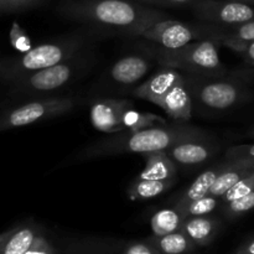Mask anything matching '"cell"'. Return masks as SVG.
<instances>
[{
	"instance_id": "1",
	"label": "cell",
	"mask_w": 254,
	"mask_h": 254,
	"mask_svg": "<svg viewBox=\"0 0 254 254\" xmlns=\"http://www.w3.org/2000/svg\"><path fill=\"white\" fill-rule=\"evenodd\" d=\"M64 16L101 30L141 36L154 24L169 19L165 12L134 0H76L59 9Z\"/></svg>"
},
{
	"instance_id": "2",
	"label": "cell",
	"mask_w": 254,
	"mask_h": 254,
	"mask_svg": "<svg viewBox=\"0 0 254 254\" xmlns=\"http://www.w3.org/2000/svg\"><path fill=\"white\" fill-rule=\"evenodd\" d=\"M117 135L102 139L87 146L79 153L78 159L103 158L127 153L148 154L151 151L166 150L175 144L189 140H207L211 139L202 129L180 122L168 126L148 127L138 130H126Z\"/></svg>"
},
{
	"instance_id": "3",
	"label": "cell",
	"mask_w": 254,
	"mask_h": 254,
	"mask_svg": "<svg viewBox=\"0 0 254 254\" xmlns=\"http://www.w3.org/2000/svg\"><path fill=\"white\" fill-rule=\"evenodd\" d=\"M218 47L221 45L212 40H198L179 49H165L156 45L149 51L161 67L178 69L186 76H227V68L221 62Z\"/></svg>"
},
{
	"instance_id": "4",
	"label": "cell",
	"mask_w": 254,
	"mask_h": 254,
	"mask_svg": "<svg viewBox=\"0 0 254 254\" xmlns=\"http://www.w3.org/2000/svg\"><path fill=\"white\" fill-rule=\"evenodd\" d=\"M83 42L79 37H62L27 50L19 56L0 61V76L11 83L32 72L52 67L79 56Z\"/></svg>"
},
{
	"instance_id": "5",
	"label": "cell",
	"mask_w": 254,
	"mask_h": 254,
	"mask_svg": "<svg viewBox=\"0 0 254 254\" xmlns=\"http://www.w3.org/2000/svg\"><path fill=\"white\" fill-rule=\"evenodd\" d=\"M185 77L193 109L200 112H227L247 97L246 87L233 77Z\"/></svg>"
},
{
	"instance_id": "6",
	"label": "cell",
	"mask_w": 254,
	"mask_h": 254,
	"mask_svg": "<svg viewBox=\"0 0 254 254\" xmlns=\"http://www.w3.org/2000/svg\"><path fill=\"white\" fill-rule=\"evenodd\" d=\"M89 117L92 126L97 130L108 134L154 127L155 122L165 123L154 114L135 111L130 102L119 98H101L96 101L92 104Z\"/></svg>"
},
{
	"instance_id": "7",
	"label": "cell",
	"mask_w": 254,
	"mask_h": 254,
	"mask_svg": "<svg viewBox=\"0 0 254 254\" xmlns=\"http://www.w3.org/2000/svg\"><path fill=\"white\" fill-rule=\"evenodd\" d=\"M86 68L87 62L82 60L81 56H76L62 64L32 72L21 78L15 79L11 82V86L17 93L29 96L50 93L64 88V86L73 82Z\"/></svg>"
},
{
	"instance_id": "8",
	"label": "cell",
	"mask_w": 254,
	"mask_h": 254,
	"mask_svg": "<svg viewBox=\"0 0 254 254\" xmlns=\"http://www.w3.org/2000/svg\"><path fill=\"white\" fill-rule=\"evenodd\" d=\"M78 99L74 97H46L17 106L0 116V130L21 128L37 122L56 118L76 108Z\"/></svg>"
},
{
	"instance_id": "9",
	"label": "cell",
	"mask_w": 254,
	"mask_h": 254,
	"mask_svg": "<svg viewBox=\"0 0 254 254\" xmlns=\"http://www.w3.org/2000/svg\"><path fill=\"white\" fill-rule=\"evenodd\" d=\"M140 37L165 49H179L198 40H211L212 24H189L178 20L165 19L154 24Z\"/></svg>"
},
{
	"instance_id": "10",
	"label": "cell",
	"mask_w": 254,
	"mask_h": 254,
	"mask_svg": "<svg viewBox=\"0 0 254 254\" xmlns=\"http://www.w3.org/2000/svg\"><path fill=\"white\" fill-rule=\"evenodd\" d=\"M191 9L196 19L208 24L238 25L254 20V7L240 0H197Z\"/></svg>"
},
{
	"instance_id": "11",
	"label": "cell",
	"mask_w": 254,
	"mask_h": 254,
	"mask_svg": "<svg viewBox=\"0 0 254 254\" xmlns=\"http://www.w3.org/2000/svg\"><path fill=\"white\" fill-rule=\"evenodd\" d=\"M151 61L144 55H128L119 59L107 73V79L119 86H134L151 69Z\"/></svg>"
},
{
	"instance_id": "12",
	"label": "cell",
	"mask_w": 254,
	"mask_h": 254,
	"mask_svg": "<svg viewBox=\"0 0 254 254\" xmlns=\"http://www.w3.org/2000/svg\"><path fill=\"white\" fill-rule=\"evenodd\" d=\"M218 151V146L207 140H189L166 149V153L176 165L195 166L206 163Z\"/></svg>"
},
{
	"instance_id": "13",
	"label": "cell",
	"mask_w": 254,
	"mask_h": 254,
	"mask_svg": "<svg viewBox=\"0 0 254 254\" xmlns=\"http://www.w3.org/2000/svg\"><path fill=\"white\" fill-rule=\"evenodd\" d=\"M158 107L164 109L165 113L173 119L179 122L190 121L192 117L193 106L185 74L183 73V76L169 89L168 93L158 103Z\"/></svg>"
},
{
	"instance_id": "14",
	"label": "cell",
	"mask_w": 254,
	"mask_h": 254,
	"mask_svg": "<svg viewBox=\"0 0 254 254\" xmlns=\"http://www.w3.org/2000/svg\"><path fill=\"white\" fill-rule=\"evenodd\" d=\"M183 76L180 71L169 67H161L156 73H154L150 78L146 79L141 84L131 91V96L144 101L151 102L158 106L164 96L169 92V89L175 84L180 77Z\"/></svg>"
},
{
	"instance_id": "15",
	"label": "cell",
	"mask_w": 254,
	"mask_h": 254,
	"mask_svg": "<svg viewBox=\"0 0 254 254\" xmlns=\"http://www.w3.org/2000/svg\"><path fill=\"white\" fill-rule=\"evenodd\" d=\"M126 243L118 238L89 236L68 241L62 247H57L56 254H118Z\"/></svg>"
},
{
	"instance_id": "16",
	"label": "cell",
	"mask_w": 254,
	"mask_h": 254,
	"mask_svg": "<svg viewBox=\"0 0 254 254\" xmlns=\"http://www.w3.org/2000/svg\"><path fill=\"white\" fill-rule=\"evenodd\" d=\"M39 225L24 223L7 230L6 237L0 245V254H24L30 250L36 238L42 235Z\"/></svg>"
},
{
	"instance_id": "17",
	"label": "cell",
	"mask_w": 254,
	"mask_h": 254,
	"mask_svg": "<svg viewBox=\"0 0 254 254\" xmlns=\"http://www.w3.org/2000/svg\"><path fill=\"white\" fill-rule=\"evenodd\" d=\"M226 160H227L226 168L218 175L208 195L221 197L254 170V160L250 159H226Z\"/></svg>"
},
{
	"instance_id": "18",
	"label": "cell",
	"mask_w": 254,
	"mask_h": 254,
	"mask_svg": "<svg viewBox=\"0 0 254 254\" xmlns=\"http://www.w3.org/2000/svg\"><path fill=\"white\" fill-rule=\"evenodd\" d=\"M221 223L217 218L210 216L185 218L181 231L195 243L197 247L211 245L218 236Z\"/></svg>"
},
{
	"instance_id": "19",
	"label": "cell",
	"mask_w": 254,
	"mask_h": 254,
	"mask_svg": "<svg viewBox=\"0 0 254 254\" xmlns=\"http://www.w3.org/2000/svg\"><path fill=\"white\" fill-rule=\"evenodd\" d=\"M145 168L136 176L141 180H165L178 178V165L168 155L166 150L144 154Z\"/></svg>"
},
{
	"instance_id": "20",
	"label": "cell",
	"mask_w": 254,
	"mask_h": 254,
	"mask_svg": "<svg viewBox=\"0 0 254 254\" xmlns=\"http://www.w3.org/2000/svg\"><path fill=\"white\" fill-rule=\"evenodd\" d=\"M226 164H227V160L222 161V163H218L217 165L211 166V168L202 171V173L191 183V185L189 186L183 193H180V196H179L178 200H176L175 202V207H181V206L186 205V203L191 202V201H195L197 200V198H201L203 197V196L208 195L211 188L213 186L215 181L217 180L218 175H220L223 171V169L226 168Z\"/></svg>"
},
{
	"instance_id": "21",
	"label": "cell",
	"mask_w": 254,
	"mask_h": 254,
	"mask_svg": "<svg viewBox=\"0 0 254 254\" xmlns=\"http://www.w3.org/2000/svg\"><path fill=\"white\" fill-rule=\"evenodd\" d=\"M178 183V178L165 179V180H141L135 179L128 189V196L130 200H148L163 195L173 189Z\"/></svg>"
},
{
	"instance_id": "22",
	"label": "cell",
	"mask_w": 254,
	"mask_h": 254,
	"mask_svg": "<svg viewBox=\"0 0 254 254\" xmlns=\"http://www.w3.org/2000/svg\"><path fill=\"white\" fill-rule=\"evenodd\" d=\"M148 240L161 254H188L197 248L181 230L165 236H151Z\"/></svg>"
},
{
	"instance_id": "23",
	"label": "cell",
	"mask_w": 254,
	"mask_h": 254,
	"mask_svg": "<svg viewBox=\"0 0 254 254\" xmlns=\"http://www.w3.org/2000/svg\"><path fill=\"white\" fill-rule=\"evenodd\" d=\"M185 217L181 211L174 206L173 208H161L150 218L153 236H165L180 231Z\"/></svg>"
},
{
	"instance_id": "24",
	"label": "cell",
	"mask_w": 254,
	"mask_h": 254,
	"mask_svg": "<svg viewBox=\"0 0 254 254\" xmlns=\"http://www.w3.org/2000/svg\"><path fill=\"white\" fill-rule=\"evenodd\" d=\"M211 40L220 45L225 40L254 41V20L238 25L212 24V37H211Z\"/></svg>"
},
{
	"instance_id": "25",
	"label": "cell",
	"mask_w": 254,
	"mask_h": 254,
	"mask_svg": "<svg viewBox=\"0 0 254 254\" xmlns=\"http://www.w3.org/2000/svg\"><path fill=\"white\" fill-rule=\"evenodd\" d=\"M218 206H222L221 198L216 196L206 195L203 197L197 198L195 201L186 203L181 207H176L181 211L185 218L188 217H197V216H208L212 213Z\"/></svg>"
},
{
	"instance_id": "26",
	"label": "cell",
	"mask_w": 254,
	"mask_h": 254,
	"mask_svg": "<svg viewBox=\"0 0 254 254\" xmlns=\"http://www.w3.org/2000/svg\"><path fill=\"white\" fill-rule=\"evenodd\" d=\"M222 206L226 217L230 220H236L254 208V191Z\"/></svg>"
},
{
	"instance_id": "27",
	"label": "cell",
	"mask_w": 254,
	"mask_h": 254,
	"mask_svg": "<svg viewBox=\"0 0 254 254\" xmlns=\"http://www.w3.org/2000/svg\"><path fill=\"white\" fill-rule=\"evenodd\" d=\"M254 191V170L251 174H248L245 179L240 181V183L236 184L233 188H231L223 196H221V203L225 205V203L231 202V201L236 200L238 197H242V196L247 195V193L253 192Z\"/></svg>"
},
{
	"instance_id": "28",
	"label": "cell",
	"mask_w": 254,
	"mask_h": 254,
	"mask_svg": "<svg viewBox=\"0 0 254 254\" xmlns=\"http://www.w3.org/2000/svg\"><path fill=\"white\" fill-rule=\"evenodd\" d=\"M221 46L228 47L241 55L246 61L254 64V41H241V40H225L221 42Z\"/></svg>"
},
{
	"instance_id": "29",
	"label": "cell",
	"mask_w": 254,
	"mask_h": 254,
	"mask_svg": "<svg viewBox=\"0 0 254 254\" xmlns=\"http://www.w3.org/2000/svg\"><path fill=\"white\" fill-rule=\"evenodd\" d=\"M118 254H161L160 251L146 238L144 241H134L126 243Z\"/></svg>"
},
{
	"instance_id": "30",
	"label": "cell",
	"mask_w": 254,
	"mask_h": 254,
	"mask_svg": "<svg viewBox=\"0 0 254 254\" xmlns=\"http://www.w3.org/2000/svg\"><path fill=\"white\" fill-rule=\"evenodd\" d=\"M56 246L52 245L51 241L42 233L41 236L36 238V241L30 247V250L24 254H56Z\"/></svg>"
},
{
	"instance_id": "31",
	"label": "cell",
	"mask_w": 254,
	"mask_h": 254,
	"mask_svg": "<svg viewBox=\"0 0 254 254\" xmlns=\"http://www.w3.org/2000/svg\"><path fill=\"white\" fill-rule=\"evenodd\" d=\"M226 159H250V160H254V144L231 146L226 151Z\"/></svg>"
},
{
	"instance_id": "32",
	"label": "cell",
	"mask_w": 254,
	"mask_h": 254,
	"mask_svg": "<svg viewBox=\"0 0 254 254\" xmlns=\"http://www.w3.org/2000/svg\"><path fill=\"white\" fill-rule=\"evenodd\" d=\"M145 5H158V6H180V5H191L197 0H134Z\"/></svg>"
},
{
	"instance_id": "33",
	"label": "cell",
	"mask_w": 254,
	"mask_h": 254,
	"mask_svg": "<svg viewBox=\"0 0 254 254\" xmlns=\"http://www.w3.org/2000/svg\"><path fill=\"white\" fill-rule=\"evenodd\" d=\"M233 254H254V238L241 245Z\"/></svg>"
},
{
	"instance_id": "34",
	"label": "cell",
	"mask_w": 254,
	"mask_h": 254,
	"mask_svg": "<svg viewBox=\"0 0 254 254\" xmlns=\"http://www.w3.org/2000/svg\"><path fill=\"white\" fill-rule=\"evenodd\" d=\"M6 235H7V231H5V232L0 233V245H1V242H2V241H4V238L6 237Z\"/></svg>"
},
{
	"instance_id": "35",
	"label": "cell",
	"mask_w": 254,
	"mask_h": 254,
	"mask_svg": "<svg viewBox=\"0 0 254 254\" xmlns=\"http://www.w3.org/2000/svg\"><path fill=\"white\" fill-rule=\"evenodd\" d=\"M240 1L248 2V4H251V5H253V4H254V0H240Z\"/></svg>"
},
{
	"instance_id": "36",
	"label": "cell",
	"mask_w": 254,
	"mask_h": 254,
	"mask_svg": "<svg viewBox=\"0 0 254 254\" xmlns=\"http://www.w3.org/2000/svg\"><path fill=\"white\" fill-rule=\"evenodd\" d=\"M251 138H254V129L252 131H251Z\"/></svg>"
}]
</instances>
